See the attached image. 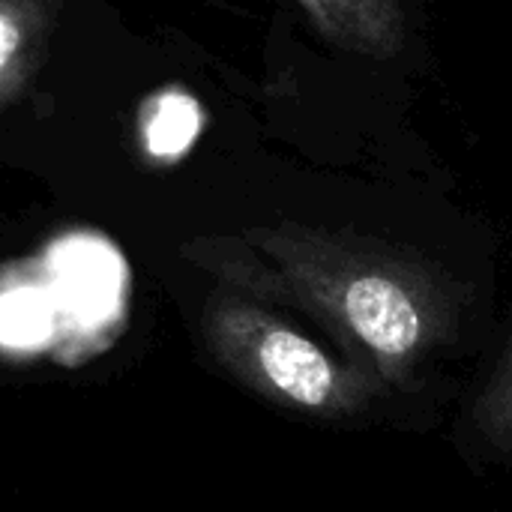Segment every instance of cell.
Listing matches in <instances>:
<instances>
[{"label": "cell", "instance_id": "6da1fadb", "mask_svg": "<svg viewBox=\"0 0 512 512\" xmlns=\"http://www.w3.org/2000/svg\"><path fill=\"white\" fill-rule=\"evenodd\" d=\"M261 249L273 270L219 267L237 294L300 306L387 387L405 384L456 330L453 291L414 258L306 228L261 234Z\"/></svg>", "mask_w": 512, "mask_h": 512}, {"label": "cell", "instance_id": "7a4b0ae2", "mask_svg": "<svg viewBox=\"0 0 512 512\" xmlns=\"http://www.w3.org/2000/svg\"><path fill=\"white\" fill-rule=\"evenodd\" d=\"M204 339L225 372L258 396L321 420L363 411L387 384L339 360L255 297L228 291L204 309Z\"/></svg>", "mask_w": 512, "mask_h": 512}, {"label": "cell", "instance_id": "5b68a950", "mask_svg": "<svg viewBox=\"0 0 512 512\" xmlns=\"http://www.w3.org/2000/svg\"><path fill=\"white\" fill-rule=\"evenodd\" d=\"M474 423L492 447L512 453V336L492 381L474 405Z\"/></svg>", "mask_w": 512, "mask_h": 512}, {"label": "cell", "instance_id": "277c9868", "mask_svg": "<svg viewBox=\"0 0 512 512\" xmlns=\"http://www.w3.org/2000/svg\"><path fill=\"white\" fill-rule=\"evenodd\" d=\"M201 126H204V114L195 96L183 90L159 93L144 111V123H141L144 147L156 159H177L195 144Z\"/></svg>", "mask_w": 512, "mask_h": 512}, {"label": "cell", "instance_id": "3957f363", "mask_svg": "<svg viewBox=\"0 0 512 512\" xmlns=\"http://www.w3.org/2000/svg\"><path fill=\"white\" fill-rule=\"evenodd\" d=\"M330 39L363 54H393L402 42V9L396 0H297Z\"/></svg>", "mask_w": 512, "mask_h": 512}, {"label": "cell", "instance_id": "8992f818", "mask_svg": "<svg viewBox=\"0 0 512 512\" xmlns=\"http://www.w3.org/2000/svg\"><path fill=\"white\" fill-rule=\"evenodd\" d=\"M18 39H21V33H18V24H15L12 18L0 15V72L6 69L9 57L15 54V48H18Z\"/></svg>", "mask_w": 512, "mask_h": 512}]
</instances>
